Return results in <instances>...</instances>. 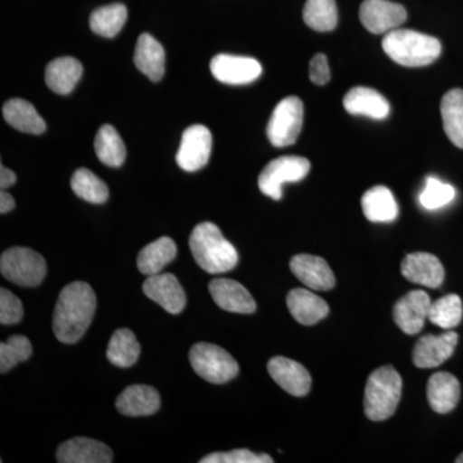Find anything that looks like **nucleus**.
I'll list each match as a JSON object with an SVG mask.
<instances>
[{
    "instance_id": "nucleus-33",
    "label": "nucleus",
    "mask_w": 463,
    "mask_h": 463,
    "mask_svg": "<svg viewBox=\"0 0 463 463\" xmlns=\"http://www.w3.org/2000/svg\"><path fill=\"white\" fill-rule=\"evenodd\" d=\"M303 18L304 23L316 32H332L339 21L336 2L335 0H307Z\"/></svg>"
},
{
    "instance_id": "nucleus-7",
    "label": "nucleus",
    "mask_w": 463,
    "mask_h": 463,
    "mask_svg": "<svg viewBox=\"0 0 463 463\" xmlns=\"http://www.w3.org/2000/svg\"><path fill=\"white\" fill-rule=\"evenodd\" d=\"M304 105L295 96L286 97L274 109L267 127V136L274 147H288L298 141L303 129Z\"/></svg>"
},
{
    "instance_id": "nucleus-39",
    "label": "nucleus",
    "mask_w": 463,
    "mask_h": 463,
    "mask_svg": "<svg viewBox=\"0 0 463 463\" xmlns=\"http://www.w3.org/2000/svg\"><path fill=\"white\" fill-rule=\"evenodd\" d=\"M24 317V307L20 298L7 288H0V323L16 325Z\"/></svg>"
},
{
    "instance_id": "nucleus-30",
    "label": "nucleus",
    "mask_w": 463,
    "mask_h": 463,
    "mask_svg": "<svg viewBox=\"0 0 463 463\" xmlns=\"http://www.w3.org/2000/svg\"><path fill=\"white\" fill-rule=\"evenodd\" d=\"M141 354V345L129 328L115 331L109 340L108 359L116 367L128 368L137 364Z\"/></svg>"
},
{
    "instance_id": "nucleus-9",
    "label": "nucleus",
    "mask_w": 463,
    "mask_h": 463,
    "mask_svg": "<svg viewBox=\"0 0 463 463\" xmlns=\"http://www.w3.org/2000/svg\"><path fill=\"white\" fill-rule=\"evenodd\" d=\"M213 149L212 132L205 125H192L183 133L176 164L184 172H197L209 163Z\"/></svg>"
},
{
    "instance_id": "nucleus-5",
    "label": "nucleus",
    "mask_w": 463,
    "mask_h": 463,
    "mask_svg": "<svg viewBox=\"0 0 463 463\" xmlns=\"http://www.w3.org/2000/svg\"><path fill=\"white\" fill-rule=\"evenodd\" d=\"M190 362L194 373L212 383H225L239 374L236 359L215 344H194L190 350Z\"/></svg>"
},
{
    "instance_id": "nucleus-23",
    "label": "nucleus",
    "mask_w": 463,
    "mask_h": 463,
    "mask_svg": "<svg viewBox=\"0 0 463 463\" xmlns=\"http://www.w3.org/2000/svg\"><path fill=\"white\" fill-rule=\"evenodd\" d=\"M286 301L291 316L304 326L321 322L330 312L328 304L321 297L306 288L291 289Z\"/></svg>"
},
{
    "instance_id": "nucleus-10",
    "label": "nucleus",
    "mask_w": 463,
    "mask_h": 463,
    "mask_svg": "<svg viewBox=\"0 0 463 463\" xmlns=\"http://www.w3.org/2000/svg\"><path fill=\"white\" fill-rule=\"evenodd\" d=\"M359 18L368 32L380 35L403 25L407 11L403 5L389 0H364L359 9Z\"/></svg>"
},
{
    "instance_id": "nucleus-38",
    "label": "nucleus",
    "mask_w": 463,
    "mask_h": 463,
    "mask_svg": "<svg viewBox=\"0 0 463 463\" xmlns=\"http://www.w3.org/2000/svg\"><path fill=\"white\" fill-rule=\"evenodd\" d=\"M201 463H272L268 455H257L249 449H234L231 452L212 453L200 459Z\"/></svg>"
},
{
    "instance_id": "nucleus-14",
    "label": "nucleus",
    "mask_w": 463,
    "mask_h": 463,
    "mask_svg": "<svg viewBox=\"0 0 463 463\" xmlns=\"http://www.w3.org/2000/svg\"><path fill=\"white\" fill-rule=\"evenodd\" d=\"M209 291L216 306L225 312L251 315L257 310V303L248 288L233 279H213L209 283Z\"/></svg>"
},
{
    "instance_id": "nucleus-15",
    "label": "nucleus",
    "mask_w": 463,
    "mask_h": 463,
    "mask_svg": "<svg viewBox=\"0 0 463 463\" xmlns=\"http://www.w3.org/2000/svg\"><path fill=\"white\" fill-rule=\"evenodd\" d=\"M430 306V297L425 291L408 292L395 304L394 321L404 334H419L428 319Z\"/></svg>"
},
{
    "instance_id": "nucleus-26",
    "label": "nucleus",
    "mask_w": 463,
    "mask_h": 463,
    "mask_svg": "<svg viewBox=\"0 0 463 463\" xmlns=\"http://www.w3.org/2000/svg\"><path fill=\"white\" fill-rule=\"evenodd\" d=\"M362 209L365 218L373 223H392L399 215L394 194L383 185H376L365 192L362 197Z\"/></svg>"
},
{
    "instance_id": "nucleus-19",
    "label": "nucleus",
    "mask_w": 463,
    "mask_h": 463,
    "mask_svg": "<svg viewBox=\"0 0 463 463\" xmlns=\"http://www.w3.org/2000/svg\"><path fill=\"white\" fill-rule=\"evenodd\" d=\"M111 449L106 444L90 438H72L61 444L57 450L60 463H109Z\"/></svg>"
},
{
    "instance_id": "nucleus-36",
    "label": "nucleus",
    "mask_w": 463,
    "mask_h": 463,
    "mask_svg": "<svg viewBox=\"0 0 463 463\" xmlns=\"http://www.w3.org/2000/svg\"><path fill=\"white\" fill-rule=\"evenodd\" d=\"M32 343L23 335L9 337L7 343L0 344V373H5L32 356Z\"/></svg>"
},
{
    "instance_id": "nucleus-41",
    "label": "nucleus",
    "mask_w": 463,
    "mask_h": 463,
    "mask_svg": "<svg viewBox=\"0 0 463 463\" xmlns=\"http://www.w3.org/2000/svg\"><path fill=\"white\" fill-rule=\"evenodd\" d=\"M17 182L16 174L5 165L0 166V188L7 190Z\"/></svg>"
},
{
    "instance_id": "nucleus-4",
    "label": "nucleus",
    "mask_w": 463,
    "mask_h": 463,
    "mask_svg": "<svg viewBox=\"0 0 463 463\" xmlns=\"http://www.w3.org/2000/svg\"><path fill=\"white\" fill-rule=\"evenodd\" d=\"M403 381L392 365H383L368 377L364 413L371 421H385L397 411Z\"/></svg>"
},
{
    "instance_id": "nucleus-24",
    "label": "nucleus",
    "mask_w": 463,
    "mask_h": 463,
    "mask_svg": "<svg viewBox=\"0 0 463 463\" xmlns=\"http://www.w3.org/2000/svg\"><path fill=\"white\" fill-rule=\"evenodd\" d=\"M461 397V385L453 374L438 373L428 383V402L437 413L447 414L455 410Z\"/></svg>"
},
{
    "instance_id": "nucleus-18",
    "label": "nucleus",
    "mask_w": 463,
    "mask_h": 463,
    "mask_svg": "<svg viewBox=\"0 0 463 463\" xmlns=\"http://www.w3.org/2000/svg\"><path fill=\"white\" fill-rule=\"evenodd\" d=\"M402 274L408 281L426 288H437L444 281V267L435 255L413 252L402 261Z\"/></svg>"
},
{
    "instance_id": "nucleus-12",
    "label": "nucleus",
    "mask_w": 463,
    "mask_h": 463,
    "mask_svg": "<svg viewBox=\"0 0 463 463\" xmlns=\"http://www.w3.org/2000/svg\"><path fill=\"white\" fill-rule=\"evenodd\" d=\"M146 297L163 307L170 315H179L185 307V292L181 282L172 273L148 276L143 283Z\"/></svg>"
},
{
    "instance_id": "nucleus-32",
    "label": "nucleus",
    "mask_w": 463,
    "mask_h": 463,
    "mask_svg": "<svg viewBox=\"0 0 463 463\" xmlns=\"http://www.w3.org/2000/svg\"><path fill=\"white\" fill-rule=\"evenodd\" d=\"M128 20V9L121 3L105 5L91 14V32L105 38H114L123 29Z\"/></svg>"
},
{
    "instance_id": "nucleus-28",
    "label": "nucleus",
    "mask_w": 463,
    "mask_h": 463,
    "mask_svg": "<svg viewBox=\"0 0 463 463\" xmlns=\"http://www.w3.org/2000/svg\"><path fill=\"white\" fill-rule=\"evenodd\" d=\"M176 252L178 249L175 242L170 237H161L141 250L137 259V267L142 274L154 276L172 263Z\"/></svg>"
},
{
    "instance_id": "nucleus-17",
    "label": "nucleus",
    "mask_w": 463,
    "mask_h": 463,
    "mask_svg": "<svg viewBox=\"0 0 463 463\" xmlns=\"http://www.w3.org/2000/svg\"><path fill=\"white\" fill-rule=\"evenodd\" d=\"M289 268L298 281L316 291H328L336 285V279H335L330 265L325 259L316 257V255H295L291 259Z\"/></svg>"
},
{
    "instance_id": "nucleus-21",
    "label": "nucleus",
    "mask_w": 463,
    "mask_h": 463,
    "mask_svg": "<svg viewBox=\"0 0 463 463\" xmlns=\"http://www.w3.org/2000/svg\"><path fill=\"white\" fill-rule=\"evenodd\" d=\"M344 109L350 115L365 116L373 120H383L390 114L388 99L371 88L355 87L344 99Z\"/></svg>"
},
{
    "instance_id": "nucleus-6",
    "label": "nucleus",
    "mask_w": 463,
    "mask_h": 463,
    "mask_svg": "<svg viewBox=\"0 0 463 463\" xmlns=\"http://www.w3.org/2000/svg\"><path fill=\"white\" fill-rule=\"evenodd\" d=\"M0 272L18 286L35 288L45 279L47 263L32 249L12 248L3 252L0 258Z\"/></svg>"
},
{
    "instance_id": "nucleus-34",
    "label": "nucleus",
    "mask_w": 463,
    "mask_h": 463,
    "mask_svg": "<svg viewBox=\"0 0 463 463\" xmlns=\"http://www.w3.org/2000/svg\"><path fill=\"white\" fill-rule=\"evenodd\" d=\"M71 188L76 196L90 203H103L109 200V191L106 183L85 167L76 170L72 175Z\"/></svg>"
},
{
    "instance_id": "nucleus-43",
    "label": "nucleus",
    "mask_w": 463,
    "mask_h": 463,
    "mask_svg": "<svg viewBox=\"0 0 463 463\" xmlns=\"http://www.w3.org/2000/svg\"><path fill=\"white\" fill-rule=\"evenodd\" d=\"M456 462L463 463V453H462V455H459L458 457H457Z\"/></svg>"
},
{
    "instance_id": "nucleus-11",
    "label": "nucleus",
    "mask_w": 463,
    "mask_h": 463,
    "mask_svg": "<svg viewBox=\"0 0 463 463\" xmlns=\"http://www.w3.org/2000/svg\"><path fill=\"white\" fill-rule=\"evenodd\" d=\"M210 71L221 83L245 85L257 80L263 67L255 58L218 54L210 62Z\"/></svg>"
},
{
    "instance_id": "nucleus-35",
    "label": "nucleus",
    "mask_w": 463,
    "mask_h": 463,
    "mask_svg": "<svg viewBox=\"0 0 463 463\" xmlns=\"http://www.w3.org/2000/svg\"><path fill=\"white\" fill-rule=\"evenodd\" d=\"M462 316L461 298L456 294H449L431 303L428 319L432 325L443 330H452L462 321Z\"/></svg>"
},
{
    "instance_id": "nucleus-22",
    "label": "nucleus",
    "mask_w": 463,
    "mask_h": 463,
    "mask_svg": "<svg viewBox=\"0 0 463 463\" xmlns=\"http://www.w3.org/2000/svg\"><path fill=\"white\" fill-rule=\"evenodd\" d=\"M134 65L152 81H160L165 74V51L147 33H142L137 41Z\"/></svg>"
},
{
    "instance_id": "nucleus-25",
    "label": "nucleus",
    "mask_w": 463,
    "mask_h": 463,
    "mask_svg": "<svg viewBox=\"0 0 463 463\" xmlns=\"http://www.w3.org/2000/svg\"><path fill=\"white\" fill-rule=\"evenodd\" d=\"M83 75V66L74 57H61L48 63L45 83L54 93L67 96L71 93Z\"/></svg>"
},
{
    "instance_id": "nucleus-27",
    "label": "nucleus",
    "mask_w": 463,
    "mask_h": 463,
    "mask_svg": "<svg viewBox=\"0 0 463 463\" xmlns=\"http://www.w3.org/2000/svg\"><path fill=\"white\" fill-rule=\"evenodd\" d=\"M3 116L12 128L20 132L42 134L47 129V125L42 116L33 109L32 103L25 99H9L3 106Z\"/></svg>"
},
{
    "instance_id": "nucleus-13",
    "label": "nucleus",
    "mask_w": 463,
    "mask_h": 463,
    "mask_svg": "<svg viewBox=\"0 0 463 463\" xmlns=\"http://www.w3.org/2000/svg\"><path fill=\"white\" fill-rule=\"evenodd\" d=\"M458 343V335L447 330L440 335H425L413 349V364L417 368H435L452 356Z\"/></svg>"
},
{
    "instance_id": "nucleus-8",
    "label": "nucleus",
    "mask_w": 463,
    "mask_h": 463,
    "mask_svg": "<svg viewBox=\"0 0 463 463\" xmlns=\"http://www.w3.org/2000/svg\"><path fill=\"white\" fill-rule=\"evenodd\" d=\"M309 172L310 163L306 157H279L270 161L259 175V188L265 196L281 200L283 184L303 181Z\"/></svg>"
},
{
    "instance_id": "nucleus-31",
    "label": "nucleus",
    "mask_w": 463,
    "mask_h": 463,
    "mask_svg": "<svg viewBox=\"0 0 463 463\" xmlns=\"http://www.w3.org/2000/svg\"><path fill=\"white\" fill-rule=\"evenodd\" d=\"M94 149L100 163L108 166H121L127 157L123 139L112 125L105 124L100 127L94 141Z\"/></svg>"
},
{
    "instance_id": "nucleus-3",
    "label": "nucleus",
    "mask_w": 463,
    "mask_h": 463,
    "mask_svg": "<svg viewBox=\"0 0 463 463\" xmlns=\"http://www.w3.org/2000/svg\"><path fill=\"white\" fill-rule=\"evenodd\" d=\"M383 48L394 62L404 67L431 65L441 53L440 42L434 36L404 29L386 33Z\"/></svg>"
},
{
    "instance_id": "nucleus-37",
    "label": "nucleus",
    "mask_w": 463,
    "mask_h": 463,
    "mask_svg": "<svg viewBox=\"0 0 463 463\" xmlns=\"http://www.w3.org/2000/svg\"><path fill=\"white\" fill-rule=\"evenodd\" d=\"M456 197V190L452 185L439 181L434 176L426 179L425 188L420 194L419 201L423 209L438 210L452 203Z\"/></svg>"
},
{
    "instance_id": "nucleus-42",
    "label": "nucleus",
    "mask_w": 463,
    "mask_h": 463,
    "mask_svg": "<svg viewBox=\"0 0 463 463\" xmlns=\"http://www.w3.org/2000/svg\"><path fill=\"white\" fill-rule=\"evenodd\" d=\"M14 206H16V203H14V197L7 191L2 190L0 192V213L7 214L14 209Z\"/></svg>"
},
{
    "instance_id": "nucleus-2",
    "label": "nucleus",
    "mask_w": 463,
    "mask_h": 463,
    "mask_svg": "<svg viewBox=\"0 0 463 463\" xmlns=\"http://www.w3.org/2000/svg\"><path fill=\"white\" fill-rule=\"evenodd\" d=\"M190 249L197 265L207 273L230 272L239 263L237 250L224 239L218 225L210 222L196 225L192 231Z\"/></svg>"
},
{
    "instance_id": "nucleus-16",
    "label": "nucleus",
    "mask_w": 463,
    "mask_h": 463,
    "mask_svg": "<svg viewBox=\"0 0 463 463\" xmlns=\"http://www.w3.org/2000/svg\"><path fill=\"white\" fill-rule=\"evenodd\" d=\"M268 373L285 392L294 397H304L312 388V377L307 368L285 356L270 359Z\"/></svg>"
},
{
    "instance_id": "nucleus-1",
    "label": "nucleus",
    "mask_w": 463,
    "mask_h": 463,
    "mask_svg": "<svg viewBox=\"0 0 463 463\" xmlns=\"http://www.w3.org/2000/svg\"><path fill=\"white\" fill-rule=\"evenodd\" d=\"M97 298L85 282H72L61 291L53 315V331L63 344L78 343L93 321Z\"/></svg>"
},
{
    "instance_id": "nucleus-20",
    "label": "nucleus",
    "mask_w": 463,
    "mask_h": 463,
    "mask_svg": "<svg viewBox=\"0 0 463 463\" xmlns=\"http://www.w3.org/2000/svg\"><path fill=\"white\" fill-rule=\"evenodd\" d=\"M161 398L156 389L147 385H132L116 399V408L124 416H151L160 410Z\"/></svg>"
},
{
    "instance_id": "nucleus-40",
    "label": "nucleus",
    "mask_w": 463,
    "mask_h": 463,
    "mask_svg": "<svg viewBox=\"0 0 463 463\" xmlns=\"http://www.w3.org/2000/svg\"><path fill=\"white\" fill-rule=\"evenodd\" d=\"M309 78L316 85H326L330 81V66H328L327 57L325 54H316L310 61Z\"/></svg>"
},
{
    "instance_id": "nucleus-29",
    "label": "nucleus",
    "mask_w": 463,
    "mask_h": 463,
    "mask_svg": "<svg viewBox=\"0 0 463 463\" xmlns=\"http://www.w3.org/2000/svg\"><path fill=\"white\" fill-rule=\"evenodd\" d=\"M440 112L448 138L463 149V90H452L444 94Z\"/></svg>"
}]
</instances>
